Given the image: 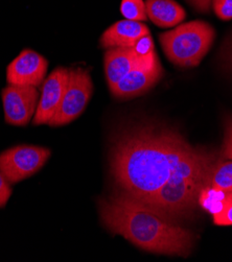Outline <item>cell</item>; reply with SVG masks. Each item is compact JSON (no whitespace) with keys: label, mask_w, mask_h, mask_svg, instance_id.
<instances>
[{"label":"cell","mask_w":232,"mask_h":262,"mask_svg":"<svg viewBox=\"0 0 232 262\" xmlns=\"http://www.w3.org/2000/svg\"><path fill=\"white\" fill-rule=\"evenodd\" d=\"M221 156L222 159L232 160V116L227 117L225 121V135Z\"/></svg>","instance_id":"obj_18"},{"label":"cell","mask_w":232,"mask_h":262,"mask_svg":"<svg viewBox=\"0 0 232 262\" xmlns=\"http://www.w3.org/2000/svg\"><path fill=\"white\" fill-rule=\"evenodd\" d=\"M49 148L21 144L0 154V170L10 184H16L38 172L50 158Z\"/></svg>","instance_id":"obj_5"},{"label":"cell","mask_w":232,"mask_h":262,"mask_svg":"<svg viewBox=\"0 0 232 262\" xmlns=\"http://www.w3.org/2000/svg\"><path fill=\"white\" fill-rule=\"evenodd\" d=\"M214 223L218 226H232V191L226 193L222 210L214 214Z\"/></svg>","instance_id":"obj_17"},{"label":"cell","mask_w":232,"mask_h":262,"mask_svg":"<svg viewBox=\"0 0 232 262\" xmlns=\"http://www.w3.org/2000/svg\"><path fill=\"white\" fill-rule=\"evenodd\" d=\"M2 97L6 122L14 126H27L35 116L40 94L37 87L9 84L3 90Z\"/></svg>","instance_id":"obj_7"},{"label":"cell","mask_w":232,"mask_h":262,"mask_svg":"<svg viewBox=\"0 0 232 262\" xmlns=\"http://www.w3.org/2000/svg\"><path fill=\"white\" fill-rule=\"evenodd\" d=\"M99 214L112 234L143 251L181 257L191 253L194 239L188 230L122 192L101 200Z\"/></svg>","instance_id":"obj_2"},{"label":"cell","mask_w":232,"mask_h":262,"mask_svg":"<svg viewBox=\"0 0 232 262\" xmlns=\"http://www.w3.org/2000/svg\"><path fill=\"white\" fill-rule=\"evenodd\" d=\"M138 55L133 47H114L105 52V74L109 88L115 86L138 64Z\"/></svg>","instance_id":"obj_12"},{"label":"cell","mask_w":232,"mask_h":262,"mask_svg":"<svg viewBox=\"0 0 232 262\" xmlns=\"http://www.w3.org/2000/svg\"><path fill=\"white\" fill-rule=\"evenodd\" d=\"M187 3L200 13H208L212 8L213 0H187Z\"/></svg>","instance_id":"obj_21"},{"label":"cell","mask_w":232,"mask_h":262,"mask_svg":"<svg viewBox=\"0 0 232 262\" xmlns=\"http://www.w3.org/2000/svg\"><path fill=\"white\" fill-rule=\"evenodd\" d=\"M69 80V69L57 67L45 78L41 86V96L33 118L34 125L48 124L57 113Z\"/></svg>","instance_id":"obj_9"},{"label":"cell","mask_w":232,"mask_h":262,"mask_svg":"<svg viewBox=\"0 0 232 262\" xmlns=\"http://www.w3.org/2000/svg\"><path fill=\"white\" fill-rule=\"evenodd\" d=\"M12 195L11 184L0 170V208H4Z\"/></svg>","instance_id":"obj_20"},{"label":"cell","mask_w":232,"mask_h":262,"mask_svg":"<svg viewBox=\"0 0 232 262\" xmlns=\"http://www.w3.org/2000/svg\"><path fill=\"white\" fill-rule=\"evenodd\" d=\"M207 186L224 191H232V160L221 159L214 162L208 176Z\"/></svg>","instance_id":"obj_14"},{"label":"cell","mask_w":232,"mask_h":262,"mask_svg":"<svg viewBox=\"0 0 232 262\" xmlns=\"http://www.w3.org/2000/svg\"><path fill=\"white\" fill-rule=\"evenodd\" d=\"M147 18L160 28H172L181 23L186 13L175 0H145Z\"/></svg>","instance_id":"obj_13"},{"label":"cell","mask_w":232,"mask_h":262,"mask_svg":"<svg viewBox=\"0 0 232 262\" xmlns=\"http://www.w3.org/2000/svg\"><path fill=\"white\" fill-rule=\"evenodd\" d=\"M214 162L212 154L188 144L163 186L144 205L172 221L189 215L199 203L201 191L207 186Z\"/></svg>","instance_id":"obj_3"},{"label":"cell","mask_w":232,"mask_h":262,"mask_svg":"<svg viewBox=\"0 0 232 262\" xmlns=\"http://www.w3.org/2000/svg\"><path fill=\"white\" fill-rule=\"evenodd\" d=\"M226 193L227 192L206 186L200 193L199 204L206 210H209L214 215L222 210Z\"/></svg>","instance_id":"obj_15"},{"label":"cell","mask_w":232,"mask_h":262,"mask_svg":"<svg viewBox=\"0 0 232 262\" xmlns=\"http://www.w3.org/2000/svg\"><path fill=\"white\" fill-rule=\"evenodd\" d=\"M213 8L216 15L224 21L232 19V0H213Z\"/></svg>","instance_id":"obj_19"},{"label":"cell","mask_w":232,"mask_h":262,"mask_svg":"<svg viewBox=\"0 0 232 262\" xmlns=\"http://www.w3.org/2000/svg\"><path fill=\"white\" fill-rule=\"evenodd\" d=\"M224 54H225L224 59H225L228 67L232 69V39L227 43V46L224 50Z\"/></svg>","instance_id":"obj_22"},{"label":"cell","mask_w":232,"mask_h":262,"mask_svg":"<svg viewBox=\"0 0 232 262\" xmlns=\"http://www.w3.org/2000/svg\"><path fill=\"white\" fill-rule=\"evenodd\" d=\"M162 76L161 65L145 68L136 66L112 88L110 91L116 98H132L146 93Z\"/></svg>","instance_id":"obj_10"},{"label":"cell","mask_w":232,"mask_h":262,"mask_svg":"<svg viewBox=\"0 0 232 262\" xmlns=\"http://www.w3.org/2000/svg\"><path fill=\"white\" fill-rule=\"evenodd\" d=\"M147 26L138 21L121 20L105 31L101 35L99 44L102 48L133 47L142 37L149 35Z\"/></svg>","instance_id":"obj_11"},{"label":"cell","mask_w":232,"mask_h":262,"mask_svg":"<svg viewBox=\"0 0 232 262\" xmlns=\"http://www.w3.org/2000/svg\"><path fill=\"white\" fill-rule=\"evenodd\" d=\"M188 143L172 128L154 124L129 127L110 154L112 177L122 193L143 204L163 186Z\"/></svg>","instance_id":"obj_1"},{"label":"cell","mask_w":232,"mask_h":262,"mask_svg":"<svg viewBox=\"0 0 232 262\" xmlns=\"http://www.w3.org/2000/svg\"><path fill=\"white\" fill-rule=\"evenodd\" d=\"M120 13L126 20L142 22L147 19L146 7L143 0H122Z\"/></svg>","instance_id":"obj_16"},{"label":"cell","mask_w":232,"mask_h":262,"mask_svg":"<svg viewBox=\"0 0 232 262\" xmlns=\"http://www.w3.org/2000/svg\"><path fill=\"white\" fill-rule=\"evenodd\" d=\"M93 84L88 70L69 69V80L60 107L49 122V126H62L79 117L91 98Z\"/></svg>","instance_id":"obj_6"},{"label":"cell","mask_w":232,"mask_h":262,"mask_svg":"<svg viewBox=\"0 0 232 262\" xmlns=\"http://www.w3.org/2000/svg\"><path fill=\"white\" fill-rule=\"evenodd\" d=\"M48 61L33 49H23L7 67L10 85L41 87L46 78Z\"/></svg>","instance_id":"obj_8"},{"label":"cell","mask_w":232,"mask_h":262,"mask_svg":"<svg viewBox=\"0 0 232 262\" xmlns=\"http://www.w3.org/2000/svg\"><path fill=\"white\" fill-rule=\"evenodd\" d=\"M215 30L204 21H192L160 35L167 59L180 67H196L207 54L215 40Z\"/></svg>","instance_id":"obj_4"}]
</instances>
